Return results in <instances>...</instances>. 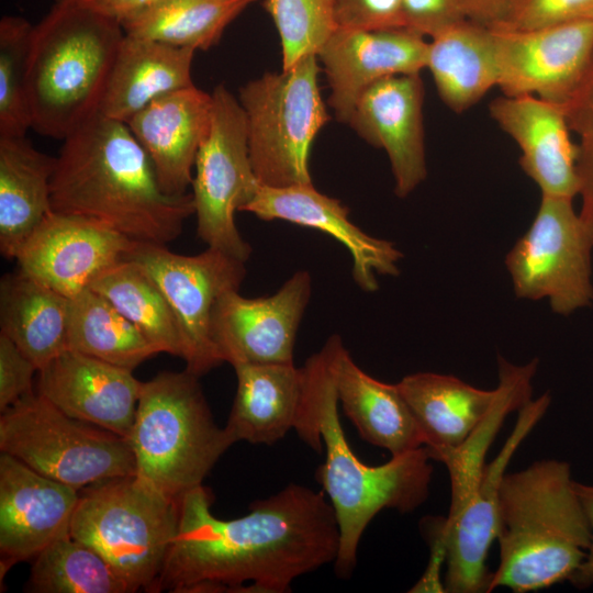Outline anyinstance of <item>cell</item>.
<instances>
[{"instance_id":"8fae6325","label":"cell","mask_w":593,"mask_h":593,"mask_svg":"<svg viewBox=\"0 0 593 593\" xmlns=\"http://www.w3.org/2000/svg\"><path fill=\"white\" fill-rule=\"evenodd\" d=\"M572 201L541 195L533 223L505 258L517 298H546L561 315L593 303V238Z\"/></svg>"},{"instance_id":"6da1fadb","label":"cell","mask_w":593,"mask_h":593,"mask_svg":"<svg viewBox=\"0 0 593 593\" xmlns=\"http://www.w3.org/2000/svg\"><path fill=\"white\" fill-rule=\"evenodd\" d=\"M200 485L179 502L177 535L152 593H286L292 582L335 562L339 530L320 491L290 483L238 518L211 512Z\"/></svg>"},{"instance_id":"7c38bea8","label":"cell","mask_w":593,"mask_h":593,"mask_svg":"<svg viewBox=\"0 0 593 593\" xmlns=\"http://www.w3.org/2000/svg\"><path fill=\"white\" fill-rule=\"evenodd\" d=\"M549 405L550 395L544 393L518 410L516 424L501 451L485 463L477 486L457 514L422 522L430 551L444 556L445 592H488L491 572L486 558L497 534L500 485L514 454Z\"/></svg>"},{"instance_id":"7402d4cb","label":"cell","mask_w":593,"mask_h":593,"mask_svg":"<svg viewBox=\"0 0 593 593\" xmlns=\"http://www.w3.org/2000/svg\"><path fill=\"white\" fill-rule=\"evenodd\" d=\"M491 118L519 146V165L541 195L579 194L578 145L562 104L533 94L501 96L489 104Z\"/></svg>"},{"instance_id":"277c9868","label":"cell","mask_w":593,"mask_h":593,"mask_svg":"<svg viewBox=\"0 0 593 593\" xmlns=\"http://www.w3.org/2000/svg\"><path fill=\"white\" fill-rule=\"evenodd\" d=\"M499 566L488 592L527 593L571 580L590 542V527L571 467L537 460L506 472L499 490Z\"/></svg>"},{"instance_id":"ba28073f","label":"cell","mask_w":593,"mask_h":593,"mask_svg":"<svg viewBox=\"0 0 593 593\" xmlns=\"http://www.w3.org/2000/svg\"><path fill=\"white\" fill-rule=\"evenodd\" d=\"M318 58L312 54L281 72H266L239 89L249 158L262 186L311 184L309 155L329 115L321 97Z\"/></svg>"},{"instance_id":"74e56055","label":"cell","mask_w":593,"mask_h":593,"mask_svg":"<svg viewBox=\"0 0 593 593\" xmlns=\"http://www.w3.org/2000/svg\"><path fill=\"white\" fill-rule=\"evenodd\" d=\"M562 108L572 134L579 139L580 216L593 238V56Z\"/></svg>"},{"instance_id":"603a6c76","label":"cell","mask_w":593,"mask_h":593,"mask_svg":"<svg viewBox=\"0 0 593 593\" xmlns=\"http://www.w3.org/2000/svg\"><path fill=\"white\" fill-rule=\"evenodd\" d=\"M212 112V93L193 83L155 99L126 122L167 194L189 192L197 154L209 133Z\"/></svg>"},{"instance_id":"ee69618b","label":"cell","mask_w":593,"mask_h":593,"mask_svg":"<svg viewBox=\"0 0 593 593\" xmlns=\"http://www.w3.org/2000/svg\"><path fill=\"white\" fill-rule=\"evenodd\" d=\"M575 489L590 527V542L585 557L570 580L577 588H593V484L575 481Z\"/></svg>"},{"instance_id":"9c48e42d","label":"cell","mask_w":593,"mask_h":593,"mask_svg":"<svg viewBox=\"0 0 593 593\" xmlns=\"http://www.w3.org/2000/svg\"><path fill=\"white\" fill-rule=\"evenodd\" d=\"M0 450L79 491L135 474L126 438L68 416L37 391L1 412Z\"/></svg>"},{"instance_id":"484cf974","label":"cell","mask_w":593,"mask_h":593,"mask_svg":"<svg viewBox=\"0 0 593 593\" xmlns=\"http://www.w3.org/2000/svg\"><path fill=\"white\" fill-rule=\"evenodd\" d=\"M195 51L125 34L99 113L126 123L155 99L193 85Z\"/></svg>"},{"instance_id":"44dd1931","label":"cell","mask_w":593,"mask_h":593,"mask_svg":"<svg viewBox=\"0 0 593 593\" xmlns=\"http://www.w3.org/2000/svg\"><path fill=\"white\" fill-rule=\"evenodd\" d=\"M243 211L260 220H282L334 237L350 253L354 280L366 292L378 290L377 275L400 273L401 250L393 243L361 231L349 220L347 206L317 191L313 183L282 188L261 184Z\"/></svg>"},{"instance_id":"60d3db41","label":"cell","mask_w":593,"mask_h":593,"mask_svg":"<svg viewBox=\"0 0 593 593\" xmlns=\"http://www.w3.org/2000/svg\"><path fill=\"white\" fill-rule=\"evenodd\" d=\"M405 27L433 38L468 19L462 0H401Z\"/></svg>"},{"instance_id":"d590c367","label":"cell","mask_w":593,"mask_h":593,"mask_svg":"<svg viewBox=\"0 0 593 593\" xmlns=\"http://www.w3.org/2000/svg\"><path fill=\"white\" fill-rule=\"evenodd\" d=\"M33 25L21 16L0 21V137L25 136L32 128L25 76Z\"/></svg>"},{"instance_id":"b9f144b4","label":"cell","mask_w":593,"mask_h":593,"mask_svg":"<svg viewBox=\"0 0 593 593\" xmlns=\"http://www.w3.org/2000/svg\"><path fill=\"white\" fill-rule=\"evenodd\" d=\"M38 368L4 334L0 333V411L33 392Z\"/></svg>"},{"instance_id":"1f68e13d","label":"cell","mask_w":593,"mask_h":593,"mask_svg":"<svg viewBox=\"0 0 593 593\" xmlns=\"http://www.w3.org/2000/svg\"><path fill=\"white\" fill-rule=\"evenodd\" d=\"M68 349L131 370L158 354L132 322L90 288L70 299Z\"/></svg>"},{"instance_id":"7a4b0ae2","label":"cell","mask_w":593,"mask_h":593,"mask_svg":"<svg viewBox=\"0 0 593 593\" xmlns=\"http://www.w3.org/2000/svg\"><path fill=\"white\" fill-rule=\"evenodd\" d=\"M52 208L99 221L134 242L160 245L178 238L194 214L191 192L167 194L127 124L100 113L64 139Z\"/></svg>"},{"instance_id":"30bf717a","label":"cell","mask_w":593,"mask_h":593,"mask_svg":"<svg viewBox=\"0 0 593 593\" xmlns=\"http://www.w3.org/2000/svg\"><path fill=\"white\" fill-rule=\"evenodd\" d=\"M212 98L211 126L197 154L191 183L197 234L208 247L246 262L251 246L238 232L235 213L254 199L261 183L250 163L238 98L224 85L214 88Z\"/></svg>"},{"instance_id":"9a60e30c","label":"cell","mask_w":593,"mask_h":593,"mask_svg":"<svg viewBox=\"0 0 593 593\" xmlns=\"http://www.w3.org/2000/svg\"><path fill=\"white\" fill-rule=\"evenodd\" d=\"M135 243L99 221L53 211L14 259L20 272L72 299L124 259Z\"/></svg>"},{"instance_id":"e0dca14e","label":"cell","mask_w":593,"mask_h":593,"mask_svg":"<svg viewBox=\"0 0 593 593\" xmlns=\"http://www.w3.org/2000/svg\"><path fill=\"white\" fill-rule=\"evenodd\" d=\"M79 490L0 456V578L69 535Z\"/></svg>"},{"instance_id":"f546056e","label":"cell","mask_w":593,"mask_h":593,"mask_svg":"<svg viewBox=\"0 0 593 593\" xmlns=\"http://www.w3.org/2000/svg\"><path fill=\"white\" fill-rule=\"evenodd\" d=\"M70 299L22 273L0 281V327L38 371L68 349Z\"/></svg>"},{"instance_id":"5b68a950","label":"cell","mask_w":593,"mask_h":593,"mask_svg":"<svg viewBox=\"0 0 593 593\" xmlns=\"http://www.w3.org/2000/svg\"><path fill=\"white\" fill-rule=\"evenodd\" d=\"M124 35L116 21L74 1H56L33 25L25 89L35 132L64 141L99 114Z\"/></svg>"},{"instance_id":"bcb514c9","label":"cell","mask_w":593,"mask_h":593,"mask_svg":"<svg viewBox=\"0 0 593 593\" xmlns=\"http://www.w3.org/2000/svg\"><path fill=\"white\" fill-rule=\"evenodd\" d=\"M56 1H70V0H56Z\"/></svg>"},{"instance_id":"8992f818","label":"cell","mask_w":593,"mask_h":593,"mask_svg":"<svg viewBox=\"0 0 593 593\" xmlns=\"http://www.w3.org/2000/svg\"><path fill=\"white\" fill-rule=\"evenodd\" d=\"M198 376L163 371L143 382L131 434L135 475L180 501L235 444L215 423Z\"/></svg>"},{"instance_id":"f6af8a7d","label":"cell","mask_w":593,"mask_h":593,"mask_svg":"<svg viewBox=\"0 0 593 593\" xmlns=\"http://www.w3.org/2000/svg\"><path fill=\"white\" fill-rule=\"evenodd\" d=\"M517 0H462L469 20L488 27L502 24Z\"/></svg>"},{"instance_id":"2e32d148","label":"cell","mask_w":593,"mask_h":593,"mask_svg":"<svg viewBox=\"0 0 593 593\" xmlns=\"http://www.w3.org/2000/svg\"><path fill=\"white\" fill-rule=\"evenodd\" d=\"M504 96L533 94L562 104L593 56V21L530 30L491 27Z\"/></svg>"},{"instance_id":"4fadbf2b","label":"cell","mask_w":593,"mask_h":593,"mask_svg":"<svg viewBox=\"0 0 593 593\" xmlns=\"http://www.w3.org/2000/svg\"><path fill=\"white\" fill-rule=\"evenodd\" d=\"M141 264L157 283L176 318L186 369L201 377L223 360L211 333L213 309L226 292L239 290L246 276L245 261L208 247L180 255L166 245L136 242L124 257Z\"/></svg>"},{"instance_id":"e575fe53","label":"cell","mask_w":593,"mask_h":593,"mask_svg":"<svg viewBox=\"0 0 593 593\" xmlns=\"http://www.w3.org/2000/svg\"><path fill=\"white\" fill-rule=\"evenodd\" d=\"M31 593H130L127 584L93 548L66 535L34 559L25 586Z\"/></svg>"},{"instance_id":"5bb4252c","label":"cell","mask_w":593,"mask_h":593,"mask_svg":"<svg viewBox=\"0 0 593 593\" xmlns=\"http://www.w3.org/2000/svg\"><path fill=\"white\" fill-rule=\"evenodd\" d=\"M311 292L309 271L299 270L271 295L246 298L238 290L224 293L211 320L212 338L223 362H293Z\"/></svg>"},{"instance_id":"d6a6232c","label":"cell","mask_w":593,"mask_h":593,"mask_svg":"<svg viewBox=\"0 0 593 593\" xmlns=\"http://www.w3.org/2000/svg\"><path fill=\"white\" fill-rule=\"evenodd\" d=\"M90 289L112 303L158 353L181 358V338L170 305L141 264L124 258L103 271Z\"/></svg>"},{"instance_id":"7bdbcfd3","label":"cell","mask_w":593,"mask_h":593,"mask_svg":"<svg viewBox=\"0 0 593 593\" xmlns=\"http://www.w3.org/2000/svg\"><path fill=\"white\" fill-rule=\"evenodd\" d=\"M79 5L123 24L166 0H70Z\"/></svg>"},{"instance_id":"ffe728a7","label":"cell","mask_w":593,"mask_h":593,"mask_svg":"<svg viewBox=\"0 0 593 593\" xmlns=\"http://www.w3.org/2000/svg\"><path fill=\"white\" fill-rule=\"evenodd\" d=\"M142 385L131 369L66 349L38 371L36 391L68 416L127 439Z\"/></svg>"},{"instance_id":"cb8c5ba5","label":"cell","mask_w":593,"mask_h":593,"mask_svg":"<svg viewBox=\"0 0 593 593\" xmlns=\"http://www.w3.org/2000/svg\"><path fill=\"white\" fill-rule=\"evenodd\" d=\"M237 390L225 429L234 440L272 445L298 427L304 388L294 362L233 366Z\"/></svg>"},{"instance_id":"d4e9b609","label":"cell","mask_w":593,"mask_h":593,"mask_svg":"<svg viewBox=\"0 0 593 593\" xmlns=\"http://www.w3.org/2000/svg\"><path fill=\"white\" fill-rule=\"evenodd\" d=\"M338 402L361 438L385 449L391 457L425 447L424 435L396 383L365 372L339 336L333 356Z\"/></svg>"},{"instance_id":"83f0119b","label":"cell","mask_w":593,"mask_h":593,"mask_svg":"<svg viewBox=\"0 0 593 593\" xmlns=\"http://www.w3.org/2000/svg\"><path fill=\"white\" fill-rule=\"evenodd\" d=\"M56 158L25 137H0V251L14 259L41 222L53 212Z\"/></svg>"},{"instance_id":"3957f363","label":"cell","mask_w":593,"mask_h":593,"mask_svg":"<svg viewBox=\"0 0 593 593\" xmlns=\"http://www.w3.org/2000/svg\"><path fill=\"white\" fill-rule=\"evenodd\" d=\"M339 335H332L302 366L304 388L299 425L300 439L313 450L325 448L316 479L334 510L339 548L334 562L340 579L357 566L363 532L383 510L413 512L428 494L433 475L426 447L391 457L379 466L362 462L351 450L339 421L333 356Z\"/></svg>"},{"instance_id":"f35d334b","label":"cell","mask_w":593,"mask_h":593,"mask_svg":"<svg viewBox=\"0 0 593 593\" xmlns=\"http://www.w3.org/2000/svg\"><path fill=\"white\" fill-rule=\"evenodd\" d=\"M579 21H593V0H517L496 27L530 30Z\"/></svg>"},{"instance_id":"ab89813d","label":"cell","mask_w":593,"mask_h":593,"mask_svg":"<svg viewBox=\"0 0 593 593\" xmlns=\"http://www.w3.org/2000/svg\"><path fill=\"white\" fill-rule=\"evenodd\" d=\"M334 21L343 30L405 27L401 0H334Z\"/></svg>"},{"instance_id":"836d02e7","label":"cell","mask_w":593,"mask_h":593,"mask_svg":"<svg viewBox=\"0 0 593 593\" xmlns=\"http://www.w3.org/2000/svg\"><path fill=\"white\" fill-rule=\"evenodd\" d=\"M256 0H166L122 24L125 34L208 51Z\"/></svg>"},{"instance_id":"4dcf8cb0","label":"cell","mask_w":593,"mask_h":593,"mask_svg":"<svg viewBox=\"0 0 593 593\" xmlns=\"http://www.w3.org/2000/svg\"><path fill=\"white\" fill-rule=\"evenodd\" d=\"M496 398L486 416L458 448L441 452L434 460L443 462L451 482L449 516L457 514L477 486L485 466V456L505 417L522 409L532 399V380L538 359L523 366L497 358Z\"/></svg>"},{"instance_id":"ac0fdd59","label":"cell","mask_w":593,"mask_h":593,"mask_svg":"<svg viewBox=\"0 0 593 593\" xmlns=\"http://www.w3.org/2000/svg\"><path fill=\"white\" fill-rule=\"evenodd\" d=\"M428 42L407 29H336L317 52L335 118L348 123L361 93L374 82L426 68Z\"/></svg>"},{"instance_id":"f1b7e54d","label":"cell","mask_w":593,"mask_h":593,"mask_svg":"<svg viewBox=\"0 0 593 593\" xmlns=\"http://www.w3.org/2000/svg\"><path fill=\"white\" fill-rule=\"evenodd\" d=\"M426 68L441 101L462 113L499 85L497 45L491 27L469 19L428 42Z\"/></svg>"},{"instance_id":"8d00e7d4","label":"cell","mask_w":593,"mask_h":593,"mask_svg":"<svg viewBox=\"0 0 593 593\" xmlns=\"http://www.w3.org/2000/svg\"><path fill=\"white\" fill-rule=\"evenodd\" d=\"M262 7L280 37L282 69L316 55L336 30L334 0H264Z\"/></svg>"},{"instance_id":"4316f807","label":"cell","mask_w":593,"mask_h":593,"mask_svg":"<svg viewBox=\"0 0 593 593\" xmlns=\"http://www.w3.org/2000/svg\"><path fill=\"white\" fill-rule=\"evenodd\" d=\"M425 438L432 459L460 447L492 407L496 389H478L434 372L405 376L396 383Z\"/></svg>"},{"instance_id":"d6986e66","label":"cell","mask_w":593,"mask_h":593,"mask_svg":"<svg viewBox=\"0 0 593 593\" xmlns=\"http://www.w3.org/2000/svg\"><path fill=\"white\" fill-rule=\"evenodd\" d=\"M423 103L419 74L390 76L361 93L347 123L368 144L385 150L399 198L427 176Z\"/></svg>"},{"instance_id":"52a82bcc","label":"cell","mask_w":593,"mask_h":593,"mask_svg":"<svg viewBox=\"0 0 593 593\" xmlns=\"http://www.w3.org/2000/svg\"><path fill=\"white\" fill-rule=\"evenodd\" d=\"M179 502L135 474L101 481L79 493L69 534L98 551L130 593L152 592L178 532Z\"/></svg>"}]
</instances>
